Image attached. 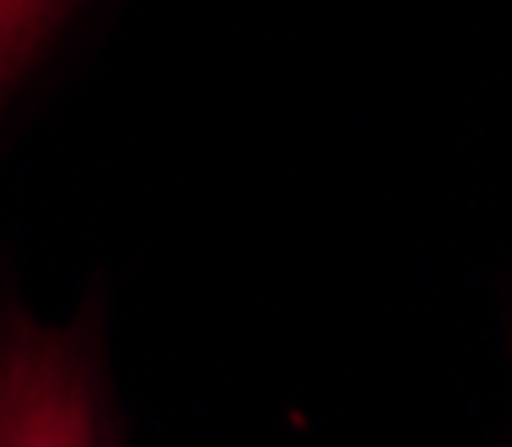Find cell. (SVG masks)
Listing matches in <instances>:
<instances>
[{
	"mask_svg": "<svg viewBox=\"0 0 512 447\" xmlns=\"http://www.w3.org/2000/svg\"><path fill=\"white\" fill-rule=\"evenodd\" d=\"M0 447H108L103 404L76 340L22 329L0 345Z\"/></svg>",
	"mask_w": 512,
	"mask_h": 447,
	"instance_id": "6da1fadb",
	"label": "cell"
},
{
	"mask_svg": "<svg viewBox=\"0 0 512 447\" xmlns=\"http://www.w3.org/2000/svg\"><path fill=\"white\" fill-rule=\"evenodd\" d=\"M65 6L71 0H0V97L38 54V44L49 38V27Z\"/></svg>",
	"mask_w": 512,
	"mask_h": 447,
	"instance_id": "7a4b0ae2",
	"label": "cell"
}]
</instances>
